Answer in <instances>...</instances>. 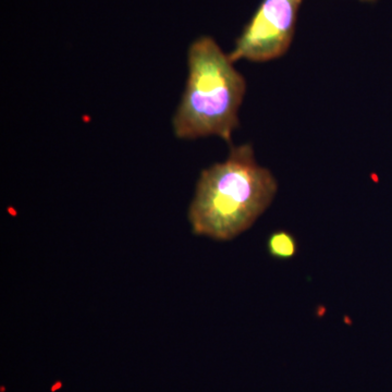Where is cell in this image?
Wrapping results in <instances>:
<instances>
[{"instance_id":"obj_1","label":"cell","mask_w":392,"mask_h":392,"mask_svg":"<svg viewBox=\"0 0 392 392\" xmlns=\"http://www.w3.org/2000/svg\"><path fill=\"white\" fill-rule=\"evenodd\" d=\"M277 189L251 144L231 146L225 161L200 172L188 214L193 233L216 241L236 238L265 213Z\"/></svg>"},{"instance_id":"obj_5","label":"cell","mask_w":392,"mask_h":392,"mask_svg":"<svg viewBox=\"0 0 392 392\" xmlns=\"http://www.w3.org/2000/svg\"><path fill=\"white\" fill-rule=\"evenodd\" d=\"M361 2H364V3H374V2H376V0H361Z\"/></svg>"},{"instance_id":"obj_3","label":"cell","mask_w":392,"mask_h":392,"mask_svg":"<svg viewBox=\"0 0 392 392\" xmlns=\"http://www.w3.org/2000/svg\"><path fill=\"white\" fill-rule=\"evenodd\" d=\"M303 0H262L229 53L231 61L266 62L284 56L292 44Z\"/></svg>"},{"instance_id":"obj_2","label":"cell","mask_w":392,"mask_h":392,"mask_svg":"<svg viewBox=\"0 0 392 392\" xmlns=\"http://www.w3.org/2000/svg\"><path fill=\"white\" fill-rule=\"evenodd\" d=\"M245 92V79L229 53L211 36H200L188 50V78L172 118L173 133L181 140L216 135L230 143Z\"/></svg>"},{"instance_id":"obj_4","label":"cell","mask_w":392,"mask_h":392,"mask_svg":"<svg viewBox=\"0 0 392 392\" xmlns=\"http://www.w3.org/2000/svg\"><path fill=\"white\" fill-rule=\"evenodd\" d=\"M267 251L273 258L288 260L296 255L297 241L292 233L286 230H278L269 234L267 239Z\"/></svg>"}]
</instances>
